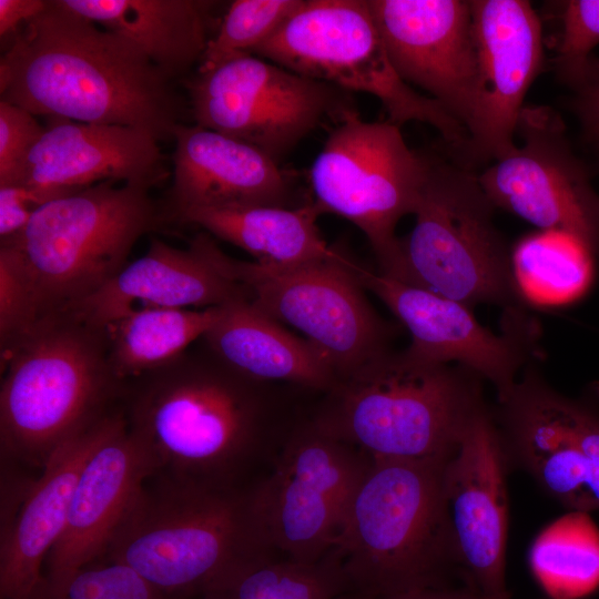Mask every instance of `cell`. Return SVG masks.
<instances>
[{
	"label": "cell",
	"instance_id": "60d3db41",
	"mask_svg": "<svg viewBox=\"0 0 599 599\" xmlns=\"http://www.w3.org/2000/svg\"><path fill=\"white\" fill-rule=\"evenodd\" d=\"M331 599H377L370 595L364 593L362 591L357 590H348L345 592H342Z\"/></svg>",
	"mask_w": 599,
	"mask_h": 599
},
{
	"label": "cell",
	"instance_id": "8992f818",
	"mask_svg": "<svg viewBox=\"0 0 599 599\" xmlns=\"http://www.w3.org/2000/svg\"><path fill=\"white\" fill-rule=\"evenodd\" d=\"M445 461L370 459L334 548L352 590L385 599L443 586L446 568L457 567L445 515Z\"/></svg>",
	"mask_w": 599,
	"mask_h": 599
},
{
	"label": "cell",
	"instance_id": "d6986e66",
	"mask_svg": "<svg viewBox=\"0 0 599 599\" xmlns=\"http://www.w3.org/2000/svg\"><path fill=\"white\" fill-rule=\"evenodd\" d=\"M231 258L206 232L197 233L185 248L153 237L143 256L67 311L105 327L141 307L202 309L250 301L247 287L232 274Z\"/></svg>",
	"mask_w": 599,
	"mask_h": 599
},
{
	"label": "cell",
	"instance_id": "2e32d148",
	"mask_svg": "<svg viewBox=\"0 0 599 599\" xmlns=\"http://www.w3.org/2000/svg\"><path fill=\"white\" fill-rule=\"evenodd\" d=\"M507 460L499 429L485 405L470 419L443 467L454 557L467 586L484 599H509Z\"/></svg>",
	"mask_w": 599,
	"mask_h": 599
},
{
	"label": "cell",
	"instance_id": "3957f363",
	"mask_svg": "<svg viewBox=\"0 0 599 599\" xmlns=\"http://www.w3.org/2000/svg\"><path fill=\"white\" fill-rule=\"evenodd\" d=\"M0 349L2 463L41 469L121 405L124 380L110 363L105 328L69 311L39 318Z\"/></svg>",
	"mask_w": 599,
	"mask_h": 599
},
{
	"label": "cell",
	"instance_id": "277c9868",
	"mask_svg": "<svg viewBox=\"0 0 599 599\" xmlns=\"http://www.w3.org/2000/svg\"><path fill=\"white\" fill-rule=\"evenodd\" d=\"M468 369L390 349L343 377L312 420L370 459L445 461L486 404Z\"/></svg>",
	"mask_w": 599,
	"mask_h": 599
},
{
	"label": "cell",
	"instance_id": "603a6c76",
	"mask_svg": "<svg viewBox=\"0 0 599 599\" xmlns=\"http://www.w3.org/2000/svg\"><path fill=\"white\" fill-rule=\"evenodd\" d=\"M115 412L60 447L39 477L16 495L14 511L1 527L0 599H28L43 581L45 560L65 527L82 467Z\"/></svg>",
	"mask_w": 599,
	"mask_h": 599
},
{
	"label": "cell",
	"instance_id": "5b68a950",
	"mask_svg": "<svg viewBox=\"0 0 599 599\" xmlns=\"http://www.w3.org/2000/svg\"><path fill=\"white\" fill-rule=\"evenodd\" d=\"M145 483L103 558L123 564L163 593H199L246 561L272 554L252 490L179 481Z\"/></svg>",
	"mask_w": 599,
	"mask_h": 599
},
{
	"label": "cell",
	"instance_id": "d590c367",
	"mask_svg": "<svg viewBox=\"0 0 599 599\" xmlns=\"http://www.w3.org/2000/svg\"><path fill=\"white\" fill-rule=\"evenodd\" d=\"M44 132L32 113L0 100V186L19 184L28 158Z\"/></svg>",
	"mask_w": 599,
	"mask_h": 599
},
{
	"label": "cell",
	"instance_id": "8d00e7d4",
	"mask_svg": "<svg viewBox=\"0 0 599 599\" xmlns=\"http://www.w3.org/2000/svg\"><path fill=\"white\" fill-rule=\"evenodd\" d=\"M47 202L42 194L30 187L0 186V244L20 235L34 211Z\"/></svg>",
	"mask_w": 599,
	"mask_h": 599
},
{
	"label": "cell",
	"instance_id": "4316f807",
	"mask_svg": "<svg viewBox=\"0 0 599 599\" xmlns=\"http://www.w3.org/2000/svg\"><path fill=\"white\" fill-rule=\"evenodd\" d=\"M221 309L141 307L128 312L104 327L114 373L128 380L167 364L203 337Z\"/></svg>",
	"mask_w": 599,
	"mask_h": 599
},
{
	"label": "cell",
	"instance_id": "e575fe53",
	"mask_svg": "<svg viewBox=\"0 0 599 599\" xmlns=\"http://www.w3.org/2000/svg\"><path fill=\"white\" fill-rule=\"evenodd\" d=\"M38 319L30 282L16 248L0 245V348Z\"/></svg>",
	"mask_w": 599,
	"mask_h": 599
},
{
	"label": "cell",
	"instance_id": "f1b7e54d",
	"mask_svg": "<svg viewBox=\"0 0 599 599\" xmlns=\"http://www.w3.org/2000/svg\"><path fill=\"white\" fill-rule=\"evenodd\" d=\"M593 255L576 237L537 231L511 247V267L524 303L556 306L585 294L593 277Z\"/></svg>",
	"mask_w": 599,
	"mask_h": 599
},
{
	"label": "cell",
	"instance_id": "ac0fdd59",
	"mask_svg": "<svg viewBox=\"0 0 599 599\" xmlns=\"http://www.w3.org/2000/svg\"><path fill=\"white\" fill-rule=\"evenodd\" d=\"M368 3L398 75L426 91L466 128L477 81L470 0Z\"/></svg>",
	"mask_w": 599,
	"mask_h": 599
},
{
	"label": "cell",
	"instance_id": "b9f144b4",
	"mask_svg": "<svg viewBox=\"0 0 599 599\" xmlns=\"http://www.w3.org/2000/svg\"><path fill=\"white\" fill-rule=\"evenodd\" d=\"M597 150H598L597 166H598V171H599V148H597Z\"/></svg>",
	"mask_w": 599,
	"mask_h": 599
},
{
	"label": "cell",
	"instance_id": "836d02e7",
	"mask_svg": "<svg viewBox=\"0 0 599 599\" xmlns=\"http://www.w3.org/2000/svg\"><path fill=\"white\" fill-rule=\"evenodd\" d=\"M28 599H173L130 567L105 560L60 579H43Z\"/></svg>",
	"mask_w": 599,
	"mask_h": 599
},
{
	"label": "cell",
	"instance_id": "8fae6325",
	"mask_svg": "<svg viewBox=\"0 0 599 599\" xmlns=\"http://www.w3.org/2000/svg\"><path fill=\"white\" fill-rule=\"evenodd\" d=\"M196 125L248 143L275 162L324 120L353 108L335 85L245 54L184 80Z\"/></svg>",
	"mask_w": 599,
	"mask_h": 599
},
{
	"label": "cell",
	"instance_id": "30bf717a",
	"mask_svg": "<svg viewBox=\"0 0 599 599\" xmlns=\"http://www.w3.org/2000/svg\"><path fill=\"white\" fill-rule=\"evenodd\" d=\"M430 158L412 150L400 126L369 122L354 108L335 122L315 158L309 181L313 202L323 213L339 215L366 236L379 273L400 280L402 247L395 234L400 219L414 214Z\"/></svg>",
	"mask_w": 599,
	"mask_h": 599
},
{
	"label": "cell",
	"instance_id": "d6a6232c",
	"mask_svg": "<svg viewBox=\"0 0 599 599\" xmlns=\"http://www.w3.org/2000/svg\"><path fill=\"white\" fill-rule=\"evenodd\" d=\"M559 21L554 68L558 80L572 91L599 74L591 51L599 44V0L555 2Z\"/></svg>",
	"mask_w": 599,
	"mask_h": 599
},
{
	"label": "cell",
	"instance_id": "9c48e42d",
	"mask_svg": "<svg viewBox=\"0 0 599 599\" xmlns=\"http://www.w3.org/2000/svg\"><path fill=\"white\" fill-rule=\"evenodd\" d=\"M253 53L300 75L374 95L388 121L398 126L410 121L433 125L450 153L468 139L461 122L398 75L368 0H303Z\"/></svg>",
	"mask_w": 599,
	"mask_h": 599
},
{
	"label": "cell",
	"instance_id": "e0dca14e",
	"mask_svg": "<svg viewBox=\"0 0 599 599\" xmlns=\"http://www.w3.org/2000/svg\"><path fill=\"white\" fill-rule=\"evenodd\" d=\"M477 55L468 139L451 160L471 170L510 148L525 97L544 62L541 22L529 1L470 0Z\"/></svg>",
	"mask_w": 599,
	"mask_h": 599
},
{
	"label": "cell",
	"instance_id": "f546056e",
	"mask_svg": "<svg viewBox=\"0 0 599 599\" xmlns=\"http://www.w3.org/2000/svg\"><path fill=\"white\" fill-rule=\"evenodd\" d=\"M352 590L333 549L317 562L275 559L272 554L244 562L201 593V599H331Z\"/></svg>",
	"mask_w": 599,
	"mask_h": 599
},
{
	"label": "cell",
	"instance_id": "4fadbf2b",
	"mask_svg": "<svg viewBox=\"0 0 599 599\" xmlns=\"http://www.w3.org/2000/svg\"><path fill=\"white\" fill-rule=\"evenodd\" d=\"M356 262L342 252L290 268L232 257L231 270L250 302L304 334L329 363L337 380L388 351L390 327L369 304Z\"/></svg>",
	"mask_w": 599,
	"mask_h": 599
},
{
	"label": "cell",
	"instance_id": "484cf974",
	"mask_svg": "<svg viewBox=\"0 0 599 599\" xmlns=\"http://www.w3.org/2000/svg\"><path fill=\"white\" fill-rule=\"evenodd\" d=\"M321 214L309 201L292 207L193 209L174 219L244 250L264 267L290 268L338 254L321 235Z\"/></svg>",
	"mask_w": 599,
	"mask_h": 599
},
{
	"label": "cell",
	"instance_id": "7c38bea8",
	"mask_svg": "<svg viewBox=\"0 0 599 599\" xmlns=\"http://www.w3.org/2000/svg\"><path fill=\"white\" fill-rule=\"evenodd\" d=\"M370 458L312 419L288 436L271 475L252 487L272 550L313 564L332 551Z\"/></svg>",
	"mask_w": 599,
	"mask_h": 599
},
{
	"label": "cell",
	"instance_id": "52a82bcc",
	"mask_svg": "<svg viewBox=\"0 0 599 599\" xmlns=\"http://www.w3.org/2000/svg\"><path fill=\"white\" fill-rule=\"evenodd\" d=\"M164 217L149 189L103 181L41 205L20 235L0 245L18 252L39 319L102 288Z\"/></svg>",
	"mask_w": 599,
	"mask_h": 599
},
{
	"label": "cell",
	"instance_id": "ba28073f",
	"mask_svg": "<svg viewBox=\"0 0 599 599\" xmlns=\"http://www.w3.org/2000/svg\"><path fill=\"white\" fill-rule=\"evenodd\" d=\"M429 158L414 227L400 238L398 282L470 308L478 304L502 309L522 306L511 248L494 223L496 209L478 175L453 160Z\"/></svg>",
	"mask_w": 599,
	"mask_h": 599
},
{
	"label": "cell",
	"instance_id": "44dd1931",
	"mask_svg": "<svg viewBox=\"0 0 599 599\" xmlns=\"http://www.w3.org/2000/svg\"><path fill=\"white\" fill-rule=\"evenodd\" d=\"M158 141L132 126L51 118L18 185L49 202L103 181L151 190L169 175Z\"/></svg>",
	"mask_w": 599,
	"mask_h": 599
},
{
	"label": "cell",
	"instance_id": "cb8c5ba5",
	"mask_svg": "<svg viewBox=\"0 0 599 599\" xmlns=\"http://www.w3.org/2000/svg\"><path fill=\"white\" fill-rule=\"evenodd\" d=\"M200 341L231 368L258 383H287L326 393L337 382L316 347L286 331L248 300L223 305Z\"/></svg>",
	"mask_w": 599,
	"mask_h": 599
},
{
	"label": "cell",
	"instance_id": "7402d4cb",
	"mask_svg": "<svg viewBox=\"0 0 599 599\" xmlns=\"http://www.w3.org/2000/svg\"><path fill=\"white\" fill-rule=\"evenodd\" d=\"M172 138L167 216L193 209L292 207L290 175L257 148L196 124L176 125Z\"/></svg>",
	"mask_w": 599,
	"mask_h": 599
},
{
	"label": "cell",
	"instance_id": "d4e9b609",
	"mask_svg": "<svg viewBox=\"0 0 599 599\" xmlns=\"http://www.w3.org/2000/svg\"><path fill=\"white\" fill-rule=\"evenodd\" d=\"M72 11L135 43L171 80L200 62L213 24L207 0H61Z\"/></svg>",
	"mask_w": 599,
	"mask_h": 599
},
{
	"label": "cell",
	"instance_id": "7a4b0ae2",
	"mask_svg": "<svg viewBox=\"0 0 599 599\" xmlns=\"http://www.w3.org/2000/svg\"><path fill=\"white\" fill-rule=\"evenodd\" d=\"M197 343L124 380L122 414L150 455L154 476L236 486L266 432L271 384L241 375Z\"/></svg>",
	"mask_w": 599,
	"mask_h": 599
},
{
	"label": "cell",
	"instance_id": "1f68e13d",
	"mask_svg": "<svg viewBox=\"0 0 599 599\" xmlns=\"http://www.w3.org/2000/svg\"><path fill=\"white\" fill-rule=\"evenodd\" d=\"M303 0H235L211 38L197 71L253 54L300 8Z\"/></svg>",
	"mask_w": 599,
	"mask_h": 599
},
{
	"label": "cell",
	"instance_id": "ab89813d",
	"mask_svg": "<svg viewBox=\"0 0 599 599\" xmlns=\"http://www.w3.org/2000/svg\"><path fill=\"white\" fill-rule=\"evenodd\" d=\"M385 599H484L470 587L450 588L446 585L409 590Z\"/></svg>",
	"mask_w": 599,
	"mask_h": 599
},
{
	"label": "cell",
	"instance_id": "83f0119b",
	"mask_svg": "<svg viewBox=\"0 0 599 599\" xmlns=\"http://www.w3.org/2000/svg\"><path fill=\"white\" fill-rule=\"evenodd\" d=\"M506 455L570 510L599 509V457L590 456L521 419L497 422Z\"/></svg>",
	"mask_w": 599,
	"mask_h": 599
},
{
	"label": "cell",
	"instance_id": "4dcf8cb0",
	"mask_svg": "<svg viewBox=\"0 0 599 599\" xmlns=\"http://www.w3.org/2000/svg\"><path fill=\"white\" fill-rule=\"evenodd\" d=\"M534 577L551 599H579L599 587V528L570 510L544 528L529 550Z\"/></svg>",
	"mask_w": 599,
	"mask_h": 599
},
{
	"label": "cell",
	"instance_id": "74e56055",
	"mask_svg": "<svg viewBox=\"0 0 599 599\" xmlns=\"http://www.w3.org/2000/svg\"><path fill=\"white\" fill-rule=\"evenodd\" d=\"M573 92L571 110L586 140L599 148V74Z\"/></svg>",
	"mask_w": 599,
	"mask_h": 599
},
{
	"label": "cell",
	"instance_id": "6da1fadb",
	"mask_svg": "<svg viewBox=\"0 0 599 599\" xmlns=\"http://www.w3.org/2000/svg\"><path fill=\"white\" fill-rule=\"evenodd\" d=\"M1 101L33 115L141 129L158 140L181 124L173 85L128 38L49 0L0 59Z\"/></svg>",
	"mask_w": 599,
	"mask_h": 599
},
{
	"label": "cell",
	"instance_id": "5bb4252c",
	"mask_svg": "<svg viewBox=\"0 0 599 599\" xmlns=\"http://www.w3.org/2000/svg\"><path fill=\"white\" fill-rule=\"evenodd\" d=\"M516 133L521 144L514 143L477 174L491 204L538 231L571 235L599 256V194L571 149L560 114L550 106L525 105Z\"/></svg>",
	"mask_w": 599,
	"mask_h": 599
},
{
	"label": "cell",
	"instance_id": "9a60e30c",
	"mask_svg": "<svg viewBox=\"0 0 599 599\" xmlns=\"http://www.w3.org/2000/svg\"><path fill=\"white\" fill-rule=\"evenodd\" d=\"M356 274L406 327L408 348L439 363L461 366L488 380L502 399L525 366L540 355L539 324L524 306L504 309L501 332L481 325L469 306L389 278L356 263Z\"/></svg>",
	"mask_w": 599,
	"mask_h": 599
},
{
	"label": "cell",
	"instance_id": "ffe728a7",
	"mask_svg": "<svg viewBox=\"0 0 599 599\" xmlns=\"http://www.w3.org/2000/svg\"><path fill=\"white\" fill-rule=\"evenodd\" d=\"M154 473L120 405L82 467L65 527L45 560L44 578L60 579L103 558L115 529Z\"/></svg>",
	"mask_w": 599,
	"mask_h": 599
},
{
	"label": "cell",
	"instance_id": "f35d334b",
	"mask_svg": "<svg viewBox=\"0 0 599 599\" xmlns=\"http://www.w3.org/2000/svg\"><path fill=\"white\" fill-rule=\"evenodd\" d=\"M49 0H0V35L12 37L17 31L39 16Z\"/></svg>",
	"mask_w": 599,
	"mask_h": 599
}]
</instances>
